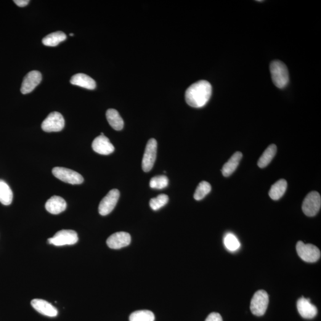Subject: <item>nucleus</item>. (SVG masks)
<instances>
[{
    "label": "nucleus",
    "instance_id": "20",
    "mask_svg": "<svg viewBox=\"0 0 321 321\" xmlns=\"http://www.w3.org/2000/svg\"><path fill=\"white\" fill-rule=\"evenodd\" d=\"M287 187V183L285 179H281L275 183L270 187L269 195L273 200H280L285 195Z\"/></svg>",
    "mask_w": 321,
    "mask_h": 321
},
{
    "label": "nucleus",
    "instance_id": "6",
    "mask_svg": "<svg viewBox=\"0 0 321 321\" xmlns=\"http://www.w3.org/2000/svg\"><path fill=\"white\" fill-rule=\"evenodd\" d=\"M52 172L58 179L70 185H80L84 182V177L78 172L64 167H55Z\"/></svg>",
    "mask_w": 321,
    "mask_h": 321
},
{
    "label": "nucleus",
    "instance_id": "10",
    "mask_svg": "<svg viewBox=\"0 0 321 321\" xmlns=\"http://www.w3.org/2000/svg\"><path fill=\"white\" fill-rule=\"evenodd\" d=\"M120 197V192L118 189L111 190L103 198L100 203L98 211L102 216H107L115 209Z\"/></svg>",
    "mask_w": 321,
    "mask_h": 321
},
{
    "label": "nucleus",
    "instance_id": "26",
    "mask_svg": "<svg viewBox=\"0 0 321 321\" xmlns=\"http://www.w3.org/2000/svg\"><path fill=\"white\" fill-rule=\"evenodd\" d=\"M211 190V186L208 182L203 181L198 185L195 190L194 198L196 201L203 200Z\"/></svg>",
    "mask_w": 321,
    "mask_h": 321
},
{
    "label": "nucleus",
    "instance_id": "15",
    "mask_svg": "<svg viewBox=\"0 0 321 321\" xmlns=\"http://www.w3.org/2000/svg\"><path fill=\"white\" fill-rule=\"evenodd\" d=\"M31 305L37 312L47 317H55L58 315L57 309L44 300L34 299L32 301Z\"/></svg>",
    "mask_w": 321,
    "mask_h": 321
},
{
    "label": "nucleus",
    "instance_id": "22",
    "mask_svg": "<svg viewBox=\"0 0 321 321\" xmlns=\"http://www.w3.org/2000/svg\"><path fill=\"white\" fill-rule=\"evenodd\" d=\"M276 153H277V147L274 144L269 146L262 153L261 157L259 159L258 165L260 168L263 169L266 167L274 158Z\"/></svg>",
    "mask_w": 321,
    "mask_h": 321
},
{
    "label": "nucleus",
    "instance_id": "13",
    "mask_svg": "<svg viewBox=\"0 0 321 321\" xmlns=\"http://www.w3.org/2000/svg\"><path fill=\"white\" fill-rule=\"evenodd\" d=\"M131 242V235L126 232H120L114 233L107 240V244L110 248L119 249L130 245Z\"/></svg>",
    "mask_w": 321,
    "mask_h": 321
},
{
    "label": "nucleus",
    "instance_id": "21",
    "mask_svg": "<svg viewBox=\"0 0 321 321\" xmlns=\"http://www.w3.org/2000/svg\"><path fill=\"white\" fill-rule=\"evenodd\" d=\"M67 36L62 31H57L48 34L42 39V43L46 46L55 47L61 42L65 41Z\"/></svg>",
    "mask_w": 321,
    "mask_h": 321
},
{
    "label": "nucleus",
    "instance_id": "7",
    "mask_svg": "<svg viewBox=\"0 0 321 321\" xmlns=\"http://www.w3.org/2000/svg\"><path fill=\"white\" fill-rule=\"evenodd\" d=\"M321 198L319 193L313 191L306 196L302 204L304 213L308 217H314L320 211Z\"/></svg>",
    "mask_w": 321,
    "mask_h": 321
},
{
    "label": "nucleus",
    "instance_id": "9",
    "mask_svg": "<svg viewBox=\"0 0 321 321\" xmlns=\"http://www.w3.org/2000/svg\"><path fill=\"white\" fill-rule=\"evenodd\" d=\"M157 151V142L155 139H151L146 146L142 167L143 170L148 172L151 170L154 165Z\"/></svg>",
    "mask_w": 321,
    "mask_h": 321
},
{
    "label": "nucleus",
    "instance_id": "18",
    "mask_svg": "<svg viewBox=\"0 0 321 321\" xmlns=\"http://www.w3.org/2000/svg\"><path fill=\"white\" fill-rule=\"evenodd\" d=\"M242 156V153L240 152H236L224 164L221 169L222 175L224 177H229L235 171L239 164Z\"/></svg>",
    "mask_w": 321,
    "mask_h": 321
},
{
    "label": "nucleus",
    "instance_id": "16",
    "mask_svg": "<svg viewBox=\"0 0 321 321\" xmlns=\"http://www.w3.org/2000/svg\"><path fill=\"white\" fill-rule=\"evenodd\" d=\"M67 203L63 198L58 196H53L46 203L47 211L52 214H58L65 211Z\"/></svg>",
    "mask_w": 321,
    "mask_h": 321
},
{
    "label": "nucleus",
    "instance_id": "3",
    "mask_svg": "<svg viewBox=\"0 0 321 321\" xmlns=\"http://www.w3.org/2000/svg\"><path fill=\"white\" fill-rule=\"evenodd\" d=\"M296 251L300 258L304 262L314 263L321 258L320 249L312 244H305L299 241L296 245Z\"/></svg>",
    "mask_w": 321,
    "mask_h": 321
},
{
    "label": "nucleus",
    "instance_id": "1",
    "mask_svg": "<svg viewBox=\"0 0 321 321\" xmlns=\"http://www.w3.org/2000/svg\"><path fill=\"white\" fill-rule=\"evenodd\" d=\"M211 95L210 83L206 81H200L188 87L185 93V100L190 107L201 108L208 103Z\"/></svg>",
    "mask_w": 321,
    "mask_h": 321
},
{
    "label": "nucleus",
    "instance_id": "25",
    "mask_svg": "<svg viewBox=\"0 0 321 321\" xmlns=\"http://www.w3.org/2000/svg\"><path fill=\"white\" fill-rule=\"evenodd\" d=\"M224 244L228 250L231 252L237 251L240 247V243L238 238L232 233H228L224 238Z\"/></svg>",
    "mask_w": 321,
    "mask_h": 321
},
{
    "label": "nucleus",
    "instance_id": "12",
    "mask_svg": "<svg viewBox=\"0 0 321 321\" xmlns=\"http://www.w3.org/2000/svg\"><path fill=\"white\" fill-rule=\"evenodd\" d=\"M92 147L95 152L101 155H110L115 151V147L109 139L104 135H100L94 140Z\"/></svg>",
    "mask_w": 321,
    "mask_h": 321
},
{
    "label": "nucleus",
    "instance_id": "28",
    "mask_svg": "<svg viewBox=\"0 0 321 321\" xmlns=\"http://www.w3.org/2000/svg\"><path fill=\"white\" fill-rule=\"evenodd\" d=\"M150 185L152 189H163L169 185V179L164 175L155 176L151 179Z\"/></svg>",
    "mask_w": 321,
    "mask_h": 321
},
{
    "label": "nucleus",
    "instance_id": "19",
    "mask_svg": "<svg viewBox=\"0 0 321 321\" xmlns=\"http://www.w3.org/2000/svg\"><path fill=\"white\" fill-rule=\"evenodd\" d=\"M108 123L116 131H121L124 127V121L123 118L118 113V111L115 109H109L106 113Z\"/></svg>",
    "mask_w": 321,
    "mask_h": 321
},
{
    "label": "nucleus",
    "instance_id": "27",
    "mask_svg": "<svg viewBox=\"0 0 321 321\" xmlns=\"http://www.w3.org/2000/svg\"><path fill=\"white\" fill-rule=\"evenodd\" d=\"M169 200V196L165 194L158 195L157 197L151 199L150 202L151 208L153 211H157L165 206Z\"/></svg>",
    "mask_w": 321,
    "mask_h": 321
},
{
    "label": "nucleus",
    "instance_id": "31",
    "mask_svg": "<svg viewBox=\"0 0 321 321\" xmlns=\"http://www.w3.org/2000/svg\"><path fill=\"white\" fill-rule=\"evenodd\" d=\"M70 35L71 36H72L74 35V34H70Z\"/></svg>",
    "mask_w": 321,
    "mask_h": 321
},
{
    "label": "nucleus",
    "instance_id": "2",
    "mask_svg": "<svg viewBox=\"0 0 321 321\" xmlns=\"http://www.w3.org/2000/svg\"><path fill=\"white\" fill-rule=\"evenodd\" d=\"M270 72L273 83L278 88L283 89L287 85L288 71L285 63L279 60L273 61L270 65Z\"/></svg>",
    "mask_w": 321,
    "mask_h": 321
},
{
    "label": "nucleus",
    "instance_id": "8",
    "mask_svg": "<svg viewBox=\"0 0 321 321\" xmlns=\"http://www.w3.org/2000/svg\"><path fill=\"white\" fill-rule=\"evenodd\" d=\"M65 125V119L60 113L55 111L50 113L42 123V129L46 132H57L62 131Z\"/></svg>",
    "mask_w": 321,
    "mask_h": 321
},
{
    "label": "nucleus",
    "instance_id": "23",
    "mask_svg": "<svg viewBox=\"0 0 321 321\" xmlns=\"http://www.w3.org/2000/svg\"><path fill=\"white\" fill-rule=\"evenodd\" d=\"M13 192L4 180L0 179V203L4 205H9L13 201Z\"/></svg>",
    "mask_w": 321,
    "mask_h": 321
},
{
    "label": "nucleus",
    "instance_id": "14",
    "mask_svg": "<svg viewBox=\"0 0 321 321\" xmlns=\"http://www.w3.org/2000/svg\"><path fill=\"white\" fill-rule=\"evenodd\" d=\"M297 308L299 314L305 319H312L318 314L317 307L310 303L309 299L304 298V297L298 300Z\"/></svg>",
    "mask_w": 321,
    "mask_h": 321
},
{
    "label": "nucleus",
    "instance_id": "4",
    "mask_svg": "<svg viewBox=\"0 0 321 321\" xmlns=\"http://www.w3.org/2000/svg\"><path fill=\"white\" fill-rule=\"evenodd\" d=\"M269 304V294L263 290L254 293L251 302V310L254 315L261 317L266 312Z\"/></svg>",
    "mask_w": 321,
    "mask_h": 321
},
{
    "label": "nucleus",
    "instance_id": "5",
    "mask_svg": "<svg viewBox=\"0 0 321 321\" xmlns=\"http://www.w3.org/2000/svg\"><path fill=\"white\" fill-rule=\"evenodd\" d=\"M79 240L75 231L63 230L58 232L52 237L48 239V242L56 246L75 245Z\"/></svg>",
    "mask_w": 321,
    "mask_h": 321
},
{
    "label": "nucleus",
    "instance_id": "30",
    "mask_svg": "<svg viewBox=\"0 0 321 321\" xmlns=\"http://www.w3.org/2000/svg\"><path fill=\"white\" fill-rule=\"evenodd\" d=\"M15 3L18 7H23L27 6L29 4V0H15Z\"/></svg>",
    "mask_w": 321,
    "mask_h": 321
},
{
    "label": "nucleus",
    "instance_id": "24",
    "mask_svg": "<svg viewBox=\"0 0 321 321\" xmlns=\"http://www.w3.org/2000/svg\"><path fill=\"white\" fill-rule=\"evenodd\" d=\"M130 321H154L155 315L148 310H137L133 312L129 317Z\"/></svg>",
    "mask_w": 321,
    "mask_h": 321
},
{
    "label": "nucleus",
    "instance_id": "17",
    "mask_svg": "<svg viewBox=\"0 0 321 321\" xmlns=\"http://www.w3.org/2000/svg\"><path fill=\"white\" fill-rule=\"evenodd\" d=\"M70 83L74 85L93 90L96 87V82L91 77L84 73H78L71 78Z\"/></svg>",
    "mask_w": 321,
    "mask_h": 321
},
{
    "label": "nucleus",
    "instance_id": "29",
    "mask_svg": "<svg viewBox=\"0 0 321 321\" xmlns=\"http://www.w3.org/2000/svg\"><path fill=\"white\" fill-rule=\"evenodd\" d=\"M205 321H222V318L219 313L212 312L206 318Z\"/></svg>",
    "mask_w": 321,
    "mask_h": 321
},
{
    "label": "nucleus",
    "instance_id": "11",
    "mask_svg": "<svg viewBox=\"0 0 321 321\" xmlns=\"http://www.w3.org/2000/svg\"><path fill=\"white\" fill-rule=\"evenodd\" d=\"M41 73L38 71H31L24 78L20 91L23 94L33 92L34 88L41 83Z\"/></svg>",
    "mask_w": 321,
    "mask_h": 321
}]
</instances>
